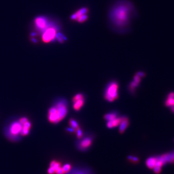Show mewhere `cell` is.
Returning a JSON list of instances; mask_svg holds the SVG:
<instances>
[{
	"instance_id": "15",
	"label": "cell",
	"mask_w": 174,
	"mask_h": 174,
	"mask_svg": "<svg viewBox=\"0 0 174 174\" xmlns=\"http://www.w3.org/2000/svg\"><path fill=\"white\" fill-rule=\"evenodd\" d=\"M118 117V114L116 112L106 114L104 116V119L107 121L113 120Z\"/></svg>"
},
{
	"instance_id": "4",
	"label": "cell",
	"mask_w": 174,
	"mask_h": 174,
	"mask_svg": "<svg viewBox=\"0 0 174 174\" xmlns=\"http://www.w3.org/2000/svg\"><path fill=\"white\" fill-rule=\"evenodd\" d=\"M119 85L117 81H112L108 84L105 92V99L109 102H112L119 98Z\"/></svg>"
},
{
	"instance_id": "2",
	"label": "cell",
	"mask_w": 174,
	"mask_h": 174,
	"mask_svg": "<svg viewBox=\"0 0 174 174\" xmlns=\"http://www.w3.org/2000/svg\"><path fill=\"white\" fill-rule=\"evenodd\" d=\"M68 113V106L65 100H61L58 101L48 110L47 119L52 124H57L62 120Z\"/></svg>"
},
{
	"instance_id": "14",
	"label": "cell",
	"mask_w": 174,
	"mask_h": 174,
	"mask_svg": "<svg viewBox=\"0 0 174 174\" xmlns=\"http://www.w3.org/2000/svg\"><path fill=\"white\" fill-rule=\"evenodd\" d=\"M157 162L156 157H151L147 159L146 164L147 167L150 169H152L154 167Z\"/></svg>"
},
{
	"instance_id": "11",
	"label": "cell",
	"mask_w": 174,
	"mask_h": 174,
	"mask_svg": "<svg viewBox=\"0 0 174 174\" xmlns=\"http://www.w3.org/2000/svg\"><path fill=\"white\" fill-rule=\"evenodd\" d=\"M159 158L164 164L167 163L174 164V151L172 152L164 154L161 156H158Z\"/></svg>"
},
{
	"instance_id": "7",
	"label": "cell",
	"mask_w": 174,
	"mask_h": 174,
	"mask_svg": "<svg viewBox=\"0 0 174 174\" xmlns=\"http://www.w3.org/2000/svg\"><path fill=\"white\" fill-rule=\"evenodd\" d=\"M79 139L80 140L77 143V148L80 151H87L92 144L93 139L91 136H86L84 138L82 137Z\"/></svg>"
},
{
	"instance_id": "16",
	"label": "cell",
	"mask_w": 174,
	"mask_h": 174,
	"mask_svg": "<svg viewBox=\"0 0 174 174\" xmlns=\"http://www.w3.org/2000/svg\"><path fill=\"white\" fill-rule=\"evenodd\" d=\"M52 167L53 169L55 170V172H56L59 170L60 168H61L62 167L61 163H60L58 161H57L56 160H53L52 162H51L50 164V167Z\"/></svg>"
},
{
	"instance_id": "3",
	"label": "cell",
	"mask_w": 174,
	"mask_h": 174,
	"mask_svg": "<svg viewBox=\"0 0 174 174\" xmlns=\"http://www.w3.org/2000/svg\"><path fill=\"white\" fill-rule=\"evenodd\" d=\"M59 28L57 23L51 19L47 26L39 34L43 43H49L57 39L58 40L61 34L59 32Z\"/></svg>"
},
{
	"instance_id": "22",
	"label": "cell",
	"mask_w": 174,
	"mask_h": 174,
	"mask_svg": "<svg viewBox=\"0 0 174 174\" xmlns=\"http://www.w3.org/2000/svg\"><path fill=\"white\" fill-rule=\"evenodd\" d=\"M47 173L48 174H55V170L53 169V168L51 167H49V168L47 170Z\"/></svg>"
},
{
	"instance_id": "13",
	"label": "cell",
	"mask_w": 174,
	"mask_h": 174,
	"mask_svg": "<svg viewBox=\"0 0 174 174\" xmlns=\"http://www.w3.org/2000/svg\"><path fill=\"white\" fill-rule=\"evenodd\" d=\"M121 117H117L113 120L107 121L106 125L108 128H114L120 125L121 121Z\"/></svg>"
},
{
	"instance_id": "17",
	"label": "cell",
	"mask_w": 174,
	"mask_h": 174,
	"mask_svg": "<svg viewBox=\"0 0 174 174\" xmlns=\"http://www.w3.org/2000/svg\"><path fill=\"white\" fill-rule=\"evenodd\" d=\"M69 124L70 128L73 129L75 131V132H76V130L80 128L78 122L74 119H70L69 121Z\"/></svg>"
},
{
	"instance_id": "10",
	"label": "cell",
	"mask_w": 174,
	"mask_h": 174,
	"mask_svg": "<svg viewBox=\"0 0 174 174\" xmlns=\"http://www.w3.org/2000/svg\"><path fill=\"white\" fill-rule=\"evenodd\" d=\"M66 174H93V172L88 167H77L71 169L70 172Z\"/></svg>"
},
{
	"instance_id": "8",
	"label": "cell",
	"mask_w": 174,
	"mask_h": 174,
	"mask_svg": "<svg viewBox=\"0 0 174 174\" xmlns=\"http://www.w3.org/2000/svg\"><path fill=\"white\" fill-rule=\"evenodd\" d=\"M72 101L74 110L76 111H78L84 105L85 99L83 94L78 93L73 97Z\"/></svg>"
},
{
	"instance_id": "6",
	"label": "cell",
	"mask_w": 174,
	"mask_h": 174,
	"mask_svg": "<svg viewBox=\"0 0 174 174\" xmlns=\"http://www.w3.org/2000/svg\"><path fill=\"white\" fill-rule=\"evenodd\" d=\"M88 9L86 8H82L71 16V19L79 23H83L88 19Z\"/></svg>"
},
{
	"instance_id": "1",
	"label": "cell",
	"mask_w": 174,
	"mask_h": 174,
	"mask_svg": "<svg viewBox=\"0 0 174 174\" xmlns=\"http://www.w3.org/2000/svg\"><path fill=\"white\" fill-rule=\"evenodd\" d=\"M132 5L127 2L118 3L112 11L111 20L116 28L123 29L128 26L132 17Z\"/></svg>"
},
{
	"instance_id": "24",
	"label": "cell",
	"mask_w": 174,
	"mask_h": 174,
	"mask_svg": "<svg viewBox=\"0 0 174 174\" xmlns=\"http://www.w3.org/2000/svg\"><path fill=\"white\" fill-rule=\"evenodd\" d=\"M171 110L173 113H174V106L171 107Z\"/></svg>"
},
{
	"instance_id": "18",
	"label": "cell",
	"mask_w": 174,
	"mask_h": 174,
	"mask_svg": "<svg viewBox=\"0 0 174 174\" xmlns=\"http://www.w3.org/2000/svg\"><path fill=\"white\" fill-rule=\"evenodd\" d=\"M165 105L167 106H174V97H167L165 102Z\"/></svg>"
},
{
	"instance_id": "21",
	"label": "cell",
	"mask_w": 174,
	"mask_h": 174,
	"mask_svg": "<svg viewBox=\"0 0 174 174\" xmlns=\"http://www.w3.org/2000/svg\"><path fill=\"white\" fill-rule=\"evenodd\" d=\"M128 159L129 160H130L131 162H132L134 163H138L139 162V159L136 157H134L132 156H129Z\"/></svg>"
},
{
	"instance_id": "23",
	"label": "cell",
	"mask_w": 174,
	"mask_h": 174,
	"mask_svg": "<svg viewBox=\"0 0 174 174\" xmlns=\"http://www.w3.org/2000/svg\"><path fill=\"white\" fill-rule=\"evenodd\" d=\"M167 97H174V92H171L169 93L167 96Z\"/></svg>"
},
{
	"instance_id": "19",
	"label": "cell",
	"mask_w": 174,
	"mask_h": 174,
	"mask_svg": "<svg viewBox=\"0 0 174 174\" xmlns=\"http://www.w3.org/2000/svg\"><path fill=\"white\" fill-rule=\"evenodd\" d=\"M62 169L64 171V174H67V173H68V172H69L71 170L72 167H71L70 164H65L64 166H63L62 167Z\"/></svg>"
},
{
	"instance_id": "12",
	"label": "cell",
	"mask_w": 174,
	"mask_h": 174,
	"mask_svg": "<svg viewBox=\"0 0 174 174\" xmlns=\"http://www.w3.org/2000/svg\"><path fill=\"white\" fill-rule=\"evenodd\" d=\"M129 124L130 122L128 118L126 116L121 117V121L119 127V132L121 134L123 133L128 127Z\"/></svg>"
},
{
	"instance_id": "9",
	"label": "cell",
	"mask_w": 174,
	"mask_h": 174,
	"mask_svg": "<svg viewBox=\"0 0 174 174\" xmlns=\"http://www.w3.org/2000/svg\"><path fill=\"white\" fill-rule=\"evenodd\" d=\"M18 121L21 123L22 125V132L21 136H27L29 134L31 127V124L30 121L26 117H22L20 118Z\"/></svg>"
},
{
	"instance_id": "5",
	"label": "cell",
	"mask_w": 174,
	"mask_h": 174,
	"mask_svg": "<svg viewBox=\"0 0 174 174\" xmlns=\"http://www.w3.org/2000/svg\"><path fill=\"white\" fill-rule=\"evenodd\" d=\"M22 132V125L19 121H15L12 123L8 129V137L11 139L16 140L21 136Z\"/></svg>"
},
{
	"instance_id": "20",
	"label": "cell",
	"mask_w": 174,
	"mask_h": 174,
	"mask_svg": "<svg viewBox=\"0 0 174 174\" xmlns=\"http://www.w3.org/2000/svg\"><path fill=\"white\" fill-rule=\"evenodd\" d=\"M76 136H77V137L78 139L81 138L83 137V132H82V130L80 129V128L76 130Z\"/></svg>"
}]
</instances>
